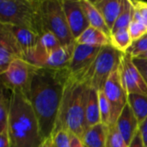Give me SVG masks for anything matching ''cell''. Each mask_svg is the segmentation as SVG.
<instances>
[{
	"instance_id": "6da1fadb",
	"label": "cell",
	"mask_w": 147,
	"mask_h": 147,
	"mask_svg": "<svg viewBox=\"0 0 147 147\" xmlns=\"http://www.w3.org/2000/svg\"><path fill=\"white\" fill-rule=\"evenodd\" d=\"M69 74L68 69L38 68L34 76L28 98L44 140L50 138L55 129Z\"/></svg>"
},
{
	"instance_id": "7a4b0ae2",
	"label": "cell",
	"mask_w": 147,
	"mask_h": 147,
	"mask_svg": "<svg viewBox=\"0 0 147 147\" xmlns=\"http://www.w3.org/2000/svg\"><path fill=\"white\" fill-rule=\"evenodd\" d=\"M7 129L11 147H39L45 140L28 96L19 90L10 93Z\"/></svg>"
},
{
	"instance_id": "3957f363",
	"label": "cell",
	"mask_w": 147,
	"mask_h": 147,
	"mask_svg": "<svg viewBox=\"0 0 147 147\" xmlns=\"http://www.w3.org/2000/svg\"><path fill=\"white\" fill-rule=\"evenodd\" d=\"M90 90L87 81L69 74L54 131L64 128L79 138L82 137L87 128L85 109Z\"/></svg>"
},
{
	"instance_id": "277c9868",
	"label": "cell",
	"mask_w": 147,
	"mask_h": 147,
	"mask_svg": "<svg viewBox=\"0 0 147 147\" xmlns=\"http://www.w3.org/2000/svg\"><path fill=\"white\" fill-rule=\"evenodd\" d=\"M41 0H1L0 24L29 28L41 35L45 30L40 16Z\"/></svg>"
},
{
	"instance_id": "5b68a950",
	"label": "cell",
	"mask_w": 147,
	"mask_h": 147,
	"mask_svg": "<svg viewBox=\"0 0 147 147\" xmlns=\"http://www.w3.org/2000/svg\"><path fill=\"white\" fill-rule=\"evenodd\" d=\"M123 53L110 44L102 47L84 80L87 81L91 88L96 90H102L110 75L119 69Z\"/></svg>"
},
{
	"instance_id": "8992f818",
	"label": "cell",
	"mask_w": 147,
	"mask_h": 147,
	"mask_svg": "<svg viewBox=\"0 0 147 147\" xmlns=\"http://www.w3.org/2000/svg\"><path fill=\"white\" fill-rule=\"evenodd\" d=\"M40 16L45 32L53 33L62 46L75 44V39L69 28L61 0H41Z\"/></svg>"
},
{
	"instance_id": "52a82bcc",
	"label": "cell",
	"mask_w": 147,
	"mask_h": 147,
	"mask_svg": "<svg viewBox=\"0 0 147 147\" xmlns=\"http://www.w3.org/2000/svg\"><path fill=\"white\" fill-rule=\"evenodd\" d=\"M74 46L75 44L71 46H60L53 51L47 52L37 45L24 54V59L39 68L58 71L68 69Z\"/></svg>"
},
{
	"instance_id": "ba28073f",
	"label": "cell",
	"mask_w": 147,
	"mask_h": 147,
	"mask_svg": "<svg viewBox=\"0 0 147 147\" xmlns=\"http://www.w3.org/2000/svg\"><path fill=\"white\" fill-rule=\"evenodd\" d=\"M38 68L22 59L14 60L4 72L0 73L3 87L10 91L19 90L28 96Z\"/></svg>"
},
{
	"instance_id": "9c48e42d",
	"label": "cell",
	"mask_w": 147,
	"mask_h": 147,
	"mask_svg": "<svg viewBox=\"0 0 147 147\" xmlns=\"http://www.w3.org/2000/svg\"><path fill=\"white\" fill-rule=\"evenodd\" d=\"M102 90L111 107V125L115 124L121 111L128 103V94L123 86L119 69L110 75Z\"/></svg>"
},
{
	"instance_id": "30bf717a",
	"label": "cell",
	"mask_w": 147,
	"mask_h": 147,
	"mask_svg": "<svg viewBox=\"0 0 147 147\" xmlns=\"http://www.w3.org/2000/svg\"><path fill=\"white\" fill-rule=\"evenodd\" d=\"M119 71L123 86L128 95L140 94L147 96L146 82L129 53H123Z\"/></svg>"
},
{
	"instance_id": "8fae6325",
	"label": "cell",
	"mask_w": 147,
	"mask_h": 147,
	"mask_svg": "<svg viewBox=\"0 0 147 147\" xmlns=\"http://www.w3.org/2000/svg\"><path fill=\"white\" fill-rule=\"evenodd\" d=\"M102 47L75 43L73 53L68 66L71 76L84 79L90 66L96 60Z\"/></svg>"
},
{
	"instance_id": "7c38bea8",
	"label": "cell",
	"mask_w": 147,
	"mask_h": 147,
	"mask_svg": "<svg viewBox=\"0 0 147 147\" xmlns=\"http://www.w3.org/2000/svg\"><path fill=\"white\" fill-rule=\"evenodd\" d=\"M24 59V53L14 35L3 24H0V73L4 72L16 59Z\"/></svg>"
},
{
	"instance_id": "4fadbf2b",
	"label": "cell",
	"mask_w": 147,
	"mask_h": 147,
	"mask_svg": "<svg viewBox=\"0 0 147 147\" xmlns=\"http://www.w3.org/2000/svg\"><path fill=\"white\" fill-rule=\"evenodd\" d=\"M62 7L71 29L76 39L90 25L82 8L80 0H61Z\"/></svg>"
},
{
	"instance_id": "5bb4252c",
	"label": "cell",
	"mask_w": 147,
	"mask_h": 147,
	"mask_svg": "<svg viewBox=\"0 0 147 147\" xmlns=\"http://www.w3.org/2000/svg\"><path fill=\"white\" fill-rule=\"evenodd\" d=\"M115 126L129 146L140 130V124L134 115L132 108L128 103L125 106L121 115H119L115 122Z\"/></svg>"
},
{
	"instance_id": "9a60e30c",
	"label": "cell",
	"mask_w": 147,
	"mask_h": 147,
	"mask_svg": "<svg viewBox=\"0 0 147 147\" xmlns=\"http://www.w3.org/2000/svg\"><path fill=\"white\" fill-rule=\"evenodd\" d=\"M92 3L102 16L110 31H112L121 11L123 0H95Z\"/></svg>"
},
{
	"instance_id": "2e32d148",
	"label": "cell",
	"mask_w": 147,
	"mask_h": 147,
	"mask_svg": "<svg viewBox=\"0 0 147 147\" xmlns=\"http://www.w3.org/2000/svg\"><path fill=\"white\" fill-rule=\"evenodd\" d=\"M11 32L16 41L22 47L24 54L35 47L38 44L40 35L33 30L22 27H18L10 24H3Z\"/></svg>"
},
{
	"instance_id": "e0dca14e",
	"label": "cell",
	"mask_w": 147,
	"mask_h": 147,
	"mask_svg": "<svg viewBox=\"0 0 147 147\" xmlns=\"http://www.w3.org/2000/svg\"><path fill=\"white\" fill-rule=\"evenodd\" d=\"M108 133L109 127L100 123L88 127L80 139L85 147H106Z\"/></svg>"
},
{
	"instance_id": "ac0fdd59",
	"label": "cell",
	"mask_w": 147,
	"mask_h": 147,
	"mask_svg": "<svg viewBox=\"0 0 147 147\" xmlns=\"http://www.w3.org/2000/svg\"><path fill=\"white\" fill-rule=\"evenodd\" d=\"M82 8L86 15V17L90 22L91 27H94L101 31H102L105 34H107L109 38L111 35V31L107 26L102 16L99 12V10L93 4L92 1L90 0H80Z\"/></svg>"
},
{
	"instance_id": "d6986e66",
	"label": "cell",
	"mask_w": 147,
	"mask_h": 147,
	"mask_svg": "<svg viewBox=\"0 0 147 147\" xmlns=\"http://www.w3.org/2000/svg\"><path fill=\"white\" fill-rule=\"evenodd\" d=\"M85 122H86L87 128L102 123L100 108H99L98 90L91 87L90 90L86 109H85Z\"/></svg>"
},
{
	"instance_id": "ffe728a7",
	"label": "cell",
	"mask_w": 147,
	"mask_h": 147,
	"mask_svg": "<svg viewBox=\"0 0 147 147\" xmlns=\"http://www.w3.org/2000/svg\"><path fill=\"white\" fill-rule=\"evenodd\" d=\"M78 44L103 47L110 44V38L102 31L90 26L75 40Z\"/></svg>"
},
{
	"instance_id": "44dd1931",
	"label": "cell",
	"mask_w": 147,
	"mask_h": 147,
	"mask_svg": "<svg viewBox=\"0 0 147 147\" xmlns=\"http://www.w3.org/2000/svg\"><path fill=\"white\" fill-rule=\"evenodd\" d=\"M127 101L140 126L147 119V96L129 94Z\"/></svg>"
},
{
	"instance_id": "7402d4cb",
	"label": "cell",
	"mask_w": 147,
	"mask_h": 147,
	"mask_svg": "<svg viewBox=\"0 0 147 147\" xmlns=\"http://www.w3.org/2000/svg\"><path fill=\"white\" fill-rule=\"evenodd\" d=\"M128 28L119 29L110 35V45L121 53H127L133 44Z\"/></svg>"
},
{
	"instance_id": "603a6c76",
	"label": "cell",
	"mask_w": 147,
	"mask_h": 147,
	"mask_svg": "<svg viewBox=\"0 0 147 147\" xmlns=\"http://www.w3.org/2000/svg\"><path fill=\"white\" fill-rule=\"evenodd\" d=\"M134 8L132 1L123 0L121 11L112 28L111 34L121 28H128L129 24L131 23L134 18Z\"/></svg>"
},
{
	"instance_id": "cb8c5ba5",
	"label": "cell",
	"mask_w": 147,
	"mask_h": 147,
	"mask_svg": "<svg viewBox=\"0 0 147 147\" xmlns=\"http://www.w3.org/2000/svg\"><path fill=\"white\" fill-rule=\"evenodd\" d=\"M4 88H2L0 96V132L7 129L9 115L10 111V96L4 93Z\"/></svg>"
},
{
	"instance_id": "d4e9b609",
	"label": "cell",
	"mask_w": 147,
	"mask_h": 147,
	"mask_svg": "<svg viewBox=\"0 0 147 147\" xmlns=\"http://www.w3.org/2000/svg\"><path fill=\"white\" fill-rule=\"evenodd\" d=\"M50 138L53 147H71V133L64 128L55 130Z\"/></svg>"
},
{
	"instance_id": "484cf974",
	"label": "cell",
	"mask_w": 147,
	"mask_h": 147,
	"mask_svg": "<svg viewBox=\"0 0 147 147\" xmlns=\"http://www.w3.org/2000/svg\"><path fill=\"white\" fill-rule=\"evenodd\" d=\"M98 98L102 123L109 127L111 125V107L102 90H98Z\"/></svg>"
},
{
	"instance_id": "4316f807",
	"label": "cell",
	"mask_w": 147,
	"mask_h": 147,
	"mask_svg": "<svg viewBox=\"0 0 147 147\" xmlns=\"http://www.w3.org/2000/svg\"><path fill=\"white\" fill-rule=\"evenodd\" d=\"M37 45L47 52L53 51L62 46L59 39L49 31H46L41 35H40V39Z\"/></svg>"
},
{
	"instance_id": "83f0119b",
	"label": "cell",
	"mask_w": 147,
	"mask_h": 147,
	"mask_svg": "<svg viewBox=\"0 0 147 147\" xmlns=\"http://www.w3.org/2000/svg\"><path fill=\"white\" fill-rule=\"evenodd\" d=\"M106 147H128L123 137L117 129L115 124L109 127Z\"/></svg>"
},
{
	"instance_id": "f1b7e54d",
	"label": "cell",
	"mask_w": 147,
	"mask_h": 147,
	"mask_svg": "<svg viewBox=\"0 0 147 147\" xmlns=\"http://www.w3.org/2000/svg\"><path fill=\"white\" fill-rule=\"evenodd\" d=\"M128 31L133 41H135L146 34L147 27L142 22L133 18L131 23L129 24Z\"/></svg>"
},
{
	"instance_id": "f546056e",
	"label": "cell",
	"mask_w": 147,
	"mask_h": 147,
	"mask_svg": "<svg viewBox=\"0 0 147 147\" xmlns=\"http://www.w3.org/2000/svg\"><path fill=\"white\" fill-rule=\"evenodd\" d=\"M147 52V33L143 35L139 40L133 42L132 46L127 52V53H129L134 59L138 58L140 55H141L144 53Z\"/></svg>"
},
{
	"instance_id": "4dcf8cb0",
	"label": "cell",
	"mask_w": 147,
	"mask_h": 147,
	"mask_svg": "<svg viewBox=\"0 0 147 147\" xmlns=\"http://www.w3.org/2000/svg\"><path fill=\"white\" fill-rule=\"evenodd\" d=\"M134 13V19L142 22L147 27V3L142 1H132Z\"/></svg>"
},
{
	"instance_id": "1f68e13d",
	"label": "cell",
	"mask_w": 147,
	"mask_h": 147,
	"mask_svg": "<svg viewBox=\"0 0 147 147\" xmlns=\"http://www.w3.org/2000/svg\"><path fill=\"white\" fill-rule=\"evenodd\" d=\"M134 62L136 65V66L138 67V69L140 71L143 78H145L147 84V59L135 58V59H134Z\"/></svg>"
},
{
	"instance_id": "d6a6232c",
	"label": "cell",
	"mask_w": 147,
	"mask_h": 147,
	"mask_svg": "<svg viewBox=\"0 0 147 147\" xmlns=\"http://www.w3.org/2000/svg\"><path fill=\"white\" fill-rule=\"evenodd\" d=\"M0 147H11L8 129L0 132Z\"/></svg>"
},
{
	"instance_id": "836d02e7",
	"label": "cell",
	"mask_w": 147,
	"mask_h": 147,
	"mask_svg": "<svg viewBox=\"0 0 147 147\" xmlns=\"http://www.w3.org/2000/svg\"><path fill=\"white\" fill-rule=\"evenodd\" d=\"M128 147H146L144 141H143V140H142V137H141L140 131L135 135L134 139L133 140V141L131 142V144L129 145Z\"/></svg>"
},
{
	"instance_id": "e575fe53",
	"label": "cell",
	"mask_w": 147,
	"mask_h": 147,
	"mask_svg": "<svg viewBox=\"0 0 147 147\" xmlns=\"http://www.w3.org/2000/svg\"><path fill=\"white\" fill-rule=\"evenodd\" d=\"M140 133L141 134L142 140L145 143V145H147V119L140 126Z\"/></svg>"
},
{
	"instance_id": "d590c367",
	"label": "cell",
	"mask_w": 147,
	"mask_h": 147,
	"mask_svg": "<svg viewBox=\"0 0 147 147\" xmlns=\"http://www.w3.org/2000/svg\"><path fill=\"white\" fill-rule=\"evenodd\" d=\"M71 147L85 146H84V145L83 144L82 140H81L78 136H77V135H75V134H71Z\"/></svg>"
},
{
	"instance_id": "8d00e7d4",
	"label": "cell",
	"mask_w": 147,
	"mask_h": 147,
	"mask_svg": "<svg viewBox=\"0 0 147 147\" xmlns=\"http://www.w3.org/2000/svg\"><path fill=\"white\" fill-rule=\"evenodd\" d=\"M39 147H53V146H52V141H51V138H48V139L45 140L44 142Z\"/></svg>"
},
{
	"instance_id": "74e56055",
	"label": "cell",
	"mask_w": 147,
	"mask_h": 147,
	"mask_svg": "<svg viewBox=\"0 0 147 147\" xmlns=\"http://www.w3.org/2000/svg\"><path fill=\"white\" fill-rule=\"evenodd\" d=\"M135 59V58H134ZM138 59H147V52L146 53H142L141 55H140L139 57H138Z\"/></svg>"
},
{
	"instance_id": "f35d334b",
	"label": "cell",
	"mask_w": 147,
	"mask_h": 147,
	"mask_svg": "<svg viewBox=\"0 0 147 147\" xmlns=\"http://www.w3.org/2000/svg\"><path fill=\"white\" fill-rule=\"evenodd\" d=\"M146 147H147V145H146Z\"/></svg>"
}]
</instances>
